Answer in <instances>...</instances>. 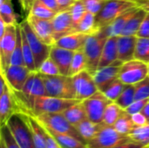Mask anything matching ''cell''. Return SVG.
<instances>
[{
  "instance_id": "681fc988",
  "label": "cell",
  "mask_w": 149,
  "mask_h": 148,
  "mask_svg": "<svg viewBox=\"0 0 149 148\" xmlns=\"http://www.w3.org/2000/svg\"><path fill=\"white\" fill-rule=\"evenodd\" d=\"M148 147H145L140 143H137V142H134L131 140L124 142V143H121L120 144L119 146L115 147L114 148H147Z\"/></svg>"
},
{
  "instance_id": "9f6ffc18",
  "label": "cell",
  "mask_w": 149,
  "mask_h": 148,
  "mask_svg": "<svg viewBox=\"0 0 149 148\" xmlns=\"http://www.w3.org/2000/svg\"><path fill=\"white\" fill-rule=\"evenodd\" d=\"M0 148H7L5 144H4V142H3V140H0Z\"/></svg>"
},
{
  "instance_id": "f907efd6",
  "label": "cell",
  "mask_w": 149,
  "mask_h": 148,
  "mask_svg": "<svg viewBox=\"0 0 149 148\" xmlns=\"http://www.w3.org/2000/svg\"><path fill=\"white\" fill-rule=\"evenodd\" d=\"M43 3H45L47 7L52 9V10L56 11L57 13L60 11V8L58 6L57 0H40Z\"/></svg>"
},
{
  "instance_id": "8fae6325",
  "label": "cell",
  "mask_w": 149,
  "mask_h": 148,
  "mask_svg": "<svg viewBox=\"0 0 149 148\" xmlns=\"http://www.w3.org/2000/svg\"><path fill=\"white\" fill-rule=\"evenodd\" d=\"M0 92V121L1 126H3L12 114L20 113V111L13 91L10 88L3 75H1Z\"/></svg>"
},
{
  "instance_id": "b9f144b4",
  "label": "cell",
  "mask_w": 149,
  "mask_h": 148,
  "mask_svg": "<svg viewBox=\"0 0 149 148\" xmlns=\"http://www.w3.org/2000/svg\"><path fill=\"white\" fill-rule=\"evenodd\" d=\"M135 87V100L149 99V77L148 76L141 82L134 85Z\"/></svg>"
},
{
  "instance_id": "6125c7cd",
  "label": "cell",
  "mask_w": 149,
  "mask_h": 148,
  "mask_svg": "<svg viewBox=\"0 0 149 148\" xmlns=\"http://www.w3.org/2000/svg\"><path fill=\"white\" fill-rule=\"evenodd\" d=\"M87 148H88V147H87Z\"/></svg>"
},
{
  "instance_id": "7c38bea8",
  "label": "cell",
  "mask_w": 149,
  "mask_h": 148,
  "mask_svg": "<svg viewBox=\"0 0 149 148\" xmlns=\"http://www.w3.org/2000/svg\"><path fill=\"white\" fill-rule=\"evenodd\" d=\"M17 43V25L5 26L3 36L0 37V64L1 70H4L10 65L11 55Z\"/></svg>"
},
{
  "instance_id": "680465c9",
  "label": "cell",
  "mask_w": 149,
  "mask_h": 148,
  "mask_svg": "<svg viewBox=\"0 0 149 148\" xmlns=\"http://www.w3.org/2000/svg\"><path fill=\"white\" fill-rule=\"evenodd\" d=\"M33 1H34V0H31V3H33Z\"/></svg>"
},
{
  "instance_id": "5bb4252c",
  "label": "cell",
  "mask_w": 149,
  "mask_h": 148,
  "mask_svg": "<svg viewBox=\"0 0 149 148\" xmlns=\"http://www.w3.org/2000/svg\"><path fill=\"white\" fill-rule=\"evenodd\" d=\"M31 72L24 65H10L4 70H1L3 75L10 89L21 92Z\"/></svg>"
},
{
  "instance_id": "277c9868",
  "label": "cell",
  "mask_w": 149,
  "mask_h": 148,
  "mask_svg": "<svg viewBox=\"0 0 149 148\" xmlns=\"http://www.w3.org/2000/svg\"><path fill=\"white\" fill-rule=\"evenodd\" d=\"M81 102L79 99H67L51 96H39L33 99L31 113L29 115L36 116L41 113H63L70 106Z\"/></svg>"
},
{
  "instance_id": "4316f807",
  "label": "cell",
  "mask_w": 149,
  "mask_h": 148,
  "mask_svg": "<svg viewBox=\"0 0 149 148\" xmlns=\"http://www.w3.org/2000/svg\"><path fill=\"white\" fill-rule=\"evenodd\" d=\"M48 132L56 139V140L60 144V146L63 148H87V144L86 142L82 141L81 140L72 135L66 134V133H59L52 131H48Z\"/></svg>"
},
{
  "instance_id": "816d5d0a",
  "label": "cell",
  "mask_w": 149,
  "mask_h": 148,
  "mask_svg": "<svg viewBox=\"0 0 149 148\" xmlns=\"http://www.w3.org/2000/svg\"><path fill=\"white\" fill-rule=\"evenodd\" d=\"M57 1L60 8V11H61L65 10H69L70 7L78 0H57Z\"/></svg>"
},
{
  "instance_id": "c3c4849f",
  "label": "cell",
  "mask_w": 149,
  "mask_h": 148,
  "mask_svg": "<svg viewBox=\"0 0 149 148\" xmlns=\"http://www.w3.org/2000/svg\"><path fill=\"white\" fill-rule=\"evenodd\" d=\"M46 148H63L56 139L46 130Z\"/></svg>"
},
{
  "instance_id": "8992f818",
  "label": "cell",
  "mask_w": 149,
  "mask_h": 148,
  "mask_svg": "<svg viewBox=\"0 0 149 148\" xmlns=\"http://www.w3.org/2000/svg\"><path fill=\"white\" fill-rule=\"evenodd\" d=\"M32 116V115H31ZM42 126H44L48 131L56 132L59 133H66L72 135L82 141L84 140L81 138L78 133L76 127L72 126L61 113H41L33 116ZM85 142V141H84Z\"/></svg>"
},
{
  "instance_id": "7402d4cb",
  "label": "cell",
  "mask_w": 149,
  "mask_h": 148,
  "mask_svg": "<svg viewBox=\"0 0 149 148\" xmlns=\"http://www.w3.org/2000/svg\"><path fill=\"white\" fill-rule=\"evenodd\" d=\"M118 47H117V37H108L101 54V58L99 63V68L107 66L118 60Z\"/></svg>"
},
{
  "instance_id": "6f0895ef",
  "label": "cell",
  "mask_w": 149,
  "mask_h": 148,
  "mask_svg": "<svg viewBox=\"0 0 149 148\" xmlns=\"http://www.w3.org/2000/svg\"><path fill=\"white\" fill-rule=\"evenodd\" d=\"M148 76L149 77V63L148 64Z\"/></svg>"
},
{
  "instance_id": "d590c367",
  "label": "cell",
  "mask_w": 149,
  "mask_h": 148,
  "mask_svg": "<svg viewBox=\"0 0 149 148\" xmlns=\"http://www.w3.org/2000/svg\"><path fill=\"white\" fill-rule=\"evenodd\" d=\"M135 100V87L134 85H126L120 97L114 101L122 109L127 108Z\"/></svg>"
},
{
  "instance_id": "7dc6e473",
  "label": "cell",
  "mask_w": 149,
  "mask_h": 148,
  "mask_svg": "<svg viewBox=\"0 0 149 148\" xmlns=\"http://www.w3.org/2000/svg\"><path fill=\"white\" fill-rule=\"evenodd\" d=\"M131 119H132V120H133L135 126H146V125L149 124L148 118L141 112L132 114Z\"/></svg>"
},
{
  "instance_id": "30bf717a",
  "label": "cell",
  "mask_w": 149,
  "mask_h": 148,
  "mask_svg": "<svg viewBox=\"0 0 149 148\" xmlns=\"http://www.w3.org/2000/svg\"><path fill=\"white\" fill-rule=\"evenodd\" d=\"M113 101H111L102 92L98 91L91 97L84 99L82 104L86 112L87 118L95 122L102 123L103 117L107 106Z\"/></svg>"
},
{
  "instance_id": "836d02e7",
  "label": "cell",
  "mask_w": 149,
  "mask_h": 148,
  "mask_svg": "<svg viewBox=\"0 0 149 148\" xmlns=\"http://www.w3.org/2000/svg\"><path fill=\"white\" fill-rule=\"evenodd\" d=\"M0 19L3 21L6 25H17V17L14 12L11 0H5L0 3Z\"/></svg>"
},
{
  "instance_id": "ac0fdd59",
  "label": "cell",
  "mask_w": 149,
  "mask_h": 148,
  "mask_svg": "<svg viewBox=\"0 0 149 148\" xmlns=\"http://www.w3.org/2000/svg\"><path fill=\"white\" fill-rule=\"evenodd\" d=\"M73 55H74L73 51L61 48L56 45L52 46L51 52H50V58H52L58 66L61 75H65V76H68Z\"/></svg>"
},
{
  "instance_id": "4dcf8cb0",
  "label": "cell",
  "mask_w": 149,
  "mask_h": 148,
  "mask_svg": "<svg viewBox=\"0 0 149 148\" xmlns=\"http://www.w3.org/2000/svg\"><path fill=\"white\" fill-rule=\"evenodd\" d=\"M10 65H24V55H23V44H22V29L19 24H17V43L14 51L11 55Z\"/></svg>"
},
{
  "instance_id": "60d3db41",
  "label": "cell",
  "mask_w": 149,
  "mask_h": 148,
  "mask_svg": "<svg viewBox=\"0 0 149 148\" xmlns=\"http://www.w3.org/2000/svg\"><path fill=\"white\" fill-rule=\"evenodd\" d=\"M38 72L39 73H41V74L51 75V76L52 75H59V74H61L58 66L54 62V60L52 58H50V57L48 58H46L42 63V65L38 68Z\"/></svg>"
},
{
  "instance_id": "484cf974",
  "label": "cell",
  "mask_w": 149,
  "mask_h": 148,
  "mask_svg": "<svg viewBox=\"0 0 149 148\" xmlns=\"http://www.w3.org/2000/svg\"><path fill=\"white\" fill-rule=\"evenodd\" d=\"M61 113L74 126L77 124H79V122H81L84 120L87 119L86 112L85 107H84V106L82 104V101L70 106L69 108L65 109Z\"/></svg>"
},
{
  "instance_id": "74e56055",
  "label": "cell",
  "mask_w": 149,
  "mask_h": 148,
  "mask_svg": "<svg viewBox=\"0 0 149 148\" xmlns=\"http://www.w3.org/2000/svg\"><path fill=\"white\" fill-rule=\"evenodd\" d=\"M131 140L140 143L145 147L149 146V124L143 126H135L128 134Z\"/></svg>"
},
{
  "instance_id": "603a6c76",
  "label": "cell",
  "mask_w": 149,
  "mask_h": 148,
  "mask_svg": "<svg viewBox=\"0 0 149 148\" xmlns=\"http://www.w3.org/2000/svg\"><path fill=\"white\" fill-rule=\"evenodd\" d=\"M104 123H95L90 120L88 118L79 122L75 126L78 133L84 140V141L87 144L90 140H92L96 134L99 133L100 128L103 126Z\"/></svg>"
},
{
  "instance_id": "ab89813d",
  "label": "cell",
  "mask_w": 149,
  "mask_h": 148,
  "mask_svg": "<svg viewBox=\"0 0 149 148\" xmlns=\"http://www.w3.org/2000/svg\"><path fill=\"white\" fill-rule=\"evenodd\" d=\"M69 10L71 12L73 24H74L75 27L77 28V25L79 24V23L80 22V20L82 19V17H84L85 13L86 12V9L85 7V4L83 3V0H78V1H76L70 7Z\"/></svg>"
},
{
  "instance_id": "7a4b0ae2",
  "label": "cell",
  "mask_w": 149,
  "mask_h": 148,
  "mask_svg": "<svg viewBox=\"0 0 149 148\" xmlns=\"http://www.w3.org/2000/svg\"><path fill=\"white\" fill-rule=\"evenodd\" d=\"M20 148H36L25 113H16L6 122Z\"/></svg>"
},
{
  "instance_id": "11a10c76",
  "label": "cell",
  "mask_w": 149,
  "mask_h": 148,
  "mask_svg": "<svg viewBox=\"0 0 149 148\" xmlns=\"http://www.w3.org/2000/svg\"><path fill=\"white\" fill-rule=\"evenodd\" d=\"M141 113L148 118V120L149 121V102L147 103V105L145 106V107L143 108V110L141 111Z\"/></svg>"
},
{
  "instance_id": "e575fe53",
  "label": "cell",
  "mask_w": 149,
  "mask_h": 148,
  "mask_svg": "<svg viewBox=\"0 0 149 148\" xmlns=\"http://www.w3.org/2000/svg\"><path fill=\"white\" fill-rule=\"evenodd\" d=\"M125 86H126V85L120 79H117L113 80V82H111L109 85H107L100 92H102L111 101L114 102L120 97V95L123 92Z\"/></svg>"
},
{
  "instance_id": "e0dca14e",
  "label": "cell",
  "mask_w": 149,
  "mask_h": 148,
  "mask_svg": "<svg viewBox=\"0 0 149 148\" xmlns=\"http://www.w3.org/2000/svg\"><path fill=\"white\" fill-rule=\"evenodd\" d=\"M123 63L124 62L118 59L107 66L97 69L93 76L100 91L103 90L107 85L118 79L119 72Z\"/></svg>"
},
{
  "instance_id": "ffe728a7",
  "label": "cell",
  "mask_w": 149,
  "mask_h": 148,
  "mask_svg": "<svg viewBox=\"0 0 149 148\" xmlns=\"http://www.w3.org/2000/svg\"><path fill=\"white\" fill-rule=\"evenodd\" d=\"M87 38H88V34L82 33V32H74L58 38L56 41L55 45L76 51L83 50Z\"/></svg>"
},
{
  "instance_id": "5b68a950",
  "label": "cell",
  "mask_w": 149,
  "mask_h": 148,
  "mask_svg": "<svg viewBox=\"0 0 149 148\" xmlns=\"http://www.w3.org/2000/svg\"><path fill=\"white\" fill-rule=\"evenodd\" d=\"M137 6L134 0H108L100 12L96 15V26L101 30L108 26L122 13Z\"/></svg>"
},
{
  "instance_id": "f5cc1de1",
  "label": "cell",
  "mask_w": 149,
  "mask_h": 148,
  "mask_svg": "<svg viewBox=\"0 0 149 148\" xmlns=\"http://www.w3.org/2000/svg\"><path fill=\"white\" fill-rule=\"evenodd\" d=\"M139 8L143 9L147 13H149V0H134Z\"/></svg>"
},
{
  "instance_id": "f6af8a7d",
  "label": "cell",
  "mask_w": 149,
  "mask_h": 148,
  "mask_svg": "<svg viewBox=\"0 0 149 148\" xmlns=\"http://www.w3.org/2000/svg\"><path fill=\"white\" fill-rule=\"evenodd\" d=\"M148 102V99L134 100L127 108L125 109V111H126V113H127L130 115L137 113H141L143 110V108L145 107V106L147 105Z\"/></svg>"
},
{
  "instance_id": "f546056e",
  "label": "cell",
  "mask_w": 149,
  "mask_h": 148,
  "mask_svg": "<svg viewBox=\"0 0 149 148\" xmlns=\"http://www.w3.org/2000/svg\"><path fill=\"white\" fill-rule=\"evenodd\" d=\"M29 14H31L39 18L52 20L55 17L57 12L52 10L49 7H47L40 0H34L31 4Z\"/></svg>"
},
{
  "instance_id": "ba28073f",
  "label": "cell",
  "mask_w": 149,
  "mask_h": 148,
  "mask_svg": "<svg viewBox=\"0 0 149 148\" xmlns=\"http://www.w3.org/2000/svg\"><path fill=\"white\" fill-rule=\"evenodd\" d=\"M23 31L25 33L26 38L28 40V43L30 44V47L32 51L33 56H34V60H35V65L37 68V72L42 63L50 57V52L52 49V45H49L43 42L38 35L34 32L31 25L29 24L27 20H24L20 24Z\"/></svg>"
},
{
  "instance_id": "d6a6232c",
  "label": "cell",
  "mask_w": 149,
  "mask_h": 148,
  "mask_svg": "<svg viewBox=\"0 0 149 148\" xmlns=\"http://www.w3.org/2000/svg\"><path fill=\"white\" fill-rule=\"evenodd\" d=\"M113 127L118 133L124 135H128L134 130L135 126L131 119V115L124 111V113L114 123Z\"/></svg>"
},
{
  "instance_id": "db71d44e",
  "label": "cell",
  "mask_w": 149,
  "mask_h": 148,
  "mask_svg": "<svg viewBox=\"0 0 149 148\" xmlns=\"http://www.w3.org/2000/svg\"><path fill=\"white\" fill-rule=\"evenodd\" d=\"M18 1H19L23 10H24V11L26 12L27 14H29L31 7V4H32L31 0H18Z\"/></svg>"
},
{
  "instance_id": "f35d334b",
  "label": "cell",
  "mask_w": 149,
  "mask_h": 148,
  "mask_svg": "<svg viewBox=\"0 0 149 148\" xmlns=\"http://www.w3.org/2000/svg\"><path fill=\"white\" fill-rule=\"evenodd\" d=\"M22 29V27H21ZM22 44H23V55H24V60L25 66L31 71V72H37L34 56L32 53V51L30 47V44L28 43V40L26 38L25 33L22 29Z\"/></svg>"
},
{
  "instance_id": "ee69618b",
  "label": "cell",
  "mask_w": 149,
  "mask_h": 148,
  "mask_svg": "<svg viewBox=\"0 0 149 148\" xmlns=\"http://www.w3.org/2000/svg\"><path fill=\"white\" fill-rule=\"evenodd\" d=\"M107 1L108 0H83V3L86 10L96 16L100 12Z\"/></svg>"
},
{
  "instance_id": "9a60e30c",
  "label": "cell",
  "mask_w": 149,
  "mask_h": 148,
  "mask_svg": "<svg viewBox=\"0 0 149 148\" xmlns=\"http://www.w3.org/2000/svg\"><path fill=\"white\" fill-rule=\"evenodd\" d=\"M26 20L28 21L29 24L31 25L34 32L43 42L52 46L55 45L56 39L54 37L52 20L39 18L31 14L27 15Z\"/></svg>"
},
{
  "instance_id": "cb8c5ba5",
  "label": "cell",
  "mask_w": 149,
  "mask_h": 148,
  "mask_svg": "<svg viewBox=\"0 0 149 148\" xmlns=\"http://www.w3.org/2000/svg\"><path fill=\"white\" fill-rule=\"evenodd\" d=\"M36 148H46V129L31 115L26 114Z\"/></svg>"
},
{
  "instance_id": "7bdbcfd3",
  "label": "cell",
  "mask_w": 149,
  "mask_h": 148,
  "mask_svg": "<svg viewBox=\"0 0 149 148\" xmlns=\"http://www.w3.org/2000/svg\"><path fill=\"white\" fill-rule=\"evenodd\" d=\"M0 138L2 140H3L7 148H20L6 124L3 126H1V137Z\"/></svg>"
},
{
  "instance_id": "d6986e66",
  "label": "cell",
  "mask_w": 149,
  "mask_h": 148,
  "mask_svg": "<svg viewBox=\"0 0 149 148\" xmlns=\"http://www.w3.org/2000/svg\"><path fill=\"white\" fill-rule=\"evenodd\" d=\"M137 38V36L120 35L117 37L118 58L120 60L127 62L134 58Z\"/></svg>"
},
{
  "instance_id": "1f68e13d",
  "label": "cell",
  "mask_w": 149,
  "mask_h": 148,
  "mask_svg": "<svg viewBox=\"0 0 149 148\" xmlns=\"http://www.w3.org/2000/svg\"><path fill=\"white\" fill-rule=\"evenodd\" d=\"M124 111L125 110L122 109L118 104L113 101L111 102L106 108L103 117V123L107 126H113Z\"/></svg>"
},
{
  "instance_id": "44dd1931",
  "label": "cell",
  "mask_w": 149,
  "mask_h": 148,
  "mask_svg": "<svg viewBox=\"0 0 149 148\" xmlns=\"http://www.w3.org/2000/svg\"><path fill=\"white\" fill-rule=\"evenodd\" d=\"M138 6H134L133 8H130L124 13H122L120 16H119L116 19H114L108 26L101 29L107 37L112 36H120L121 34V31H123L126 24L127 23L128 19L134 14V12L138 10Z\"/></svg>"
},
{
  "instance_id": "9c48e42d",
  "label": "cell",
  "mask_w": 149,
  "mask_h": 148,
  "mask_svg": "<svg viewBox=\"0 0 149 148\" xmlns=\"http://www.w3.org/2000/svg\"><path fill=\"white\" fill-rule=\"evenodd\" d=\"M148 64L138 59L124 62L120 67L118 79L125 85H135L148 77Z\"/></svg>"
},
{
  "instance_id": "3957f363",
  "label": "cell",
  "mask_w": 149,
  "mask_h": 148,
  "mask_svg": "<svg viewBox=\"0 0 149 148\" xmlns=\"http://www.w3.org/2000/svg\"><path fill=\"white\" fill-rule=\"evenodd\" d=\"M107 38L108 37L102 30L88 35L83 51L87 59V71L92 74H93L99 68V63Z\"/></svg>"
},
{
  "instance_id": "52a82bcc",
  "label": "cell",
  "mask_w": 149,
  "mask_h": 148,
  "mask_svg": "<svg viewBox=\"0 0 149 148\" xmlns=\"http://www.w3.org/2000/svg\"><path fill=\"white\" fill-rule=\"evenodd\" d=\"M128 135L118 133L113 126L103 125L96 136L87 143L88 148H114L129 140Z\"/></svg>"
},
{
  "instance_id": "91938a15",
  "label": "cell",
  "mask_w": 149,
  "mask_h": 148,
  "mask_svg": "<svg viewBox=\"0 0 149 148\" xmlns=\"http://www.w3.org/2000/svg\"><path fill=\"white\" fill-rule=\"evenodd\" d=\"M147 148H149V146H148V147H147Z\"/></svg>"
},
{
  "instance_id": "2e32d148",
  "label": "cell",
  "mask_w": 149,
  "mask_h": 148,
  "mask_svg": "<svg viewBox=\"0 0 149 148\" xmlns=\"http://www.w3.org/2000/svg\"><path fill=\"white\" fill-rule=\"evenodd\" d=\"M52 23L56 41L65 35L78 32L69 10H65L58 12L52 19Z\"/></svg>"
},
{
  "instance_id": "6da1fadb",
  "label": "cell",
  "mask_w": 149,
  "mask_h": 148,
  "mask_svg": "<svg viewBox=\"0 0 149 148\" xmlns=\"http://www.w3.org/2000/svg\"><path fill=\"white\" fill-rule=\"evenodd\" d=\"M41 78L45 84L46 96L67 99H76L72 77L61 74L52 76L41 74Z\"/></svg>"
},
{
  "instance_id": "83f0119b",
  "label": "cell",
  "mask_w": 149,
  "mask_h": 148,
  "mask_svg": "<svg viewBox=\"0 0 149 148\" xmlns=\"http://www.w3.org/2000/svg\"><path fill=\"white\" fill-rule=\"evenodd\" d=\"M86 70H88V65H87L86 56L84 51L79 50V51H74V55H73L72 61L70 66L68 76L73 77L74 75Z\"/></svg>"
},
{
  "instance_id": "f1b7e54d",
  "label": "cell",
  "mask_w": 149,
  "mask_h": 148,
  "mask_svg": "<svg viewBox=\"0 0 149 148\" xmlns=\"http://www.w3.org/2000/svg\"><path fill=\"white\" fill-rule=\"evenodd\" d=\"M76 29L78 32H82L88 35L100 31L96 26V16L87 10L77 25Z\"/></svg>"
},
{
  "instance_id": "8d00e7d4",
  "label": "cell",
  "mask_w": 149,
  "mask_h": 148,
  "mask_svg": "<svg viewBox=\"0 0 149 148\" xmlns=\"http://www.w3.org/2000/svg\"><path fill=\"white\" fill-rule=\"evenodd\" d=\"M138 38V37H137ZM134 58L149 63V38H138L136 42Z\"/></svg>"
},
{
  "instance_id": "94428289",
  "label": "cell",
  "mask_w": 149,
  "mask_h": 148,
  "mask_svg": "<svg viewBox=\"0 0 149 148\" xmlns=\"http://www.w3.org/2000/svg\"><path fill=\"white\" fill-rule=\"evenodd\" d=\"M148 102H149V99H148Z\"/></svg>"
},
{
  "instance_id": "4fadbf2b",
  "label": "cell",
  "mask_w": 149,
  "mask_h": 148,
  "mask_svg": "<svg viewBox=\"0 0 149 148\" xmlns=\"http://www.w3.org/2000/svg\"><path fill=\"white\" fill-rule=\"evenodd\" d=\"M76 99L83 101L84 99L91 97L99 90L93 76L87 70L83 71L72 77Z\"/></svg>"
},
{
  "instance_id": "d4e9b609",
  "label": "cell",
  "mask_w": 149,
  "mask_h": 148,
  "mask_svg": "<svg viewBox=\"0 0 149 148\" xmlns=\"http://www.w3.org/2000/svg\"><path fill=\"white\" fill-rule=\"evenodd\" d=\"M146 16H147V12L143 9L138 8V10L134 12V14L128 19L120 35L136 36Z\"/></svg>"
},
{
  "instance_id": "bcb514c9",
  "label": "cell",
  "mask_w": 149,
  "mask_h": 148,
  "mask_svg": "<svg viewBox=\"0 0 149 148\" xmlns=\"http://www.w3.org/2000/svg\"><path fill=\"white\" fill-rule=\"evenodd\" d=\"M136 36L138 38H149V13H147Z\"/></svg>"
}]
</instances>
